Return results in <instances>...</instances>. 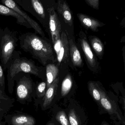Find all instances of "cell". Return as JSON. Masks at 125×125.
<instances>
[{
  "mask_svg": "<svg viewBox=\"0 0 125 125\" xmlns=\"http://www.w3.org/2000/svg\"><path fill=\"white\" fill-rule=\"evenodd\" d=\"M18 38L21 49L44 66L54 60L53 48L46 38L28 32L22 34Z\"/></svg>",
  "mask_w": 125,
  "mask_h": 125,
  "instance_id": "cell-1",
  "label": "cell"
},
{
  "mask_svg": "<svg viewBox=\"0 0 125 125\" xmlns=\"http://www.w3.org/2000/svg\"><path fill=\"white\" fill-rule=\"evenodd\" d=\"M20 51L16 50L10 59L7 67V79L9 87H13L14 77L19 72L28 73L41 78L44 73V68L37 65L32 59L20 56Z\"/></svg>",
  "mask_w": 125,
  "mask_h": 125,
  "instance_id": "cell-2",
  "label": "cell"
},
{
  "mask_svg": "<svg viewBox=\"0 0 125 125\" xmlns=\"http://www.w3.org/2000/svg\"><path fill=\"white\" fill-rule=\"evenodd\" d=\"M17 32L10 30L8 27L3 29L0 37V62L4 71L18 45Z\"/></svg>",
  "mask_w": 125,
  "mask_h": 125,
  "instance_id": "cell-3",
  "label": "cell"
},
{
  "mask_svg": "<svg viewBox=\"0 0 125 125\" xmlns=\"http://www.w3.org/2000/svg\"><path fill=\"white\" fill-rule=\"evenodd\" d=\"M19 6L32 14L43 25L45 24L46 14L42 2L39 0H15Z\"/></svg>",
  "mask_w": 125,
  "mask_h": 125,
  "instance_id": "cell-4",
  "label": "cell"
},
{
  "mask_svg": "<svg viewBox=\"0 0 125 125\" xmlns=\"http://www.w3.org/2000/svg\"><path fill=\"white\" fill-rule=\"evenodd\" d=\"M16 81L17 95L19 99L25 100L28 98L32 91L34 83L30 74L20 72L14 77Z\"/></svg>",
  "mask_w": 125,
  "mask_h": 125,
  "instance_id": "cell-5",
  "label": "cell"
},
{
  "mask_svg": "<svg viewBox=\"0 0 125 125\" xmlns=\"http://www.w3.org/2000/svg\"><path fill=\"white\" fill-rule=\"evenodd\" d=\"M0 2L5 6L11 9L22 17L34 30L35 33L42 38H46L44 32L39 24L31 18L26 12L23 11L17 3L13 0H1Z\"/></svg>",
  "mask_w": 125,
  "mask_h": 125,
  "instance_id": "cell-6",
  "label": "cell"
},
{
  "mask_svg": "<svg viewBox=\"0 0 125 125\" xmlns=\"http://www.w3.org/2000/svg\"><path fill=\"white\" fill-rule=\"evenodd\" d=\"M54 48L59 63L66 61L69 52V42L66 34L63 31L60 39L54 44Z\"/></svg>",
  "mask_w": 125,
  "mask_h": 125,
  "instance_id": "cell-7",
  "label": "cell"
},
{
  "mask_svg": "<svg viewBox=\"0 0 125 125\" xmlns=\"http://www.w3.org/2000/svg\"><path fill=\"white\" fill-rule=\"evenodd\" d=\"M47 10L49 15L50 32L54 44L60 37L61 24L58 16L54 8H49Z\"/></svg>",
  "mask_w": 125,
  "mask_h": 125,
  "instance_id": "cell-8",
  "label": "cell"
},
{
  "mask_svg": "<svg viewBox=\"0 0 125 125\" xmlns=\"http://www.w3.org/2000/svg\"><path fill=\"white\" fill-rule=\"evenodd\" d=\"M0 15L6 16H11L16 18V22L18 24L25 27L28 29L32 28L28 22L21 16L11 9L0 4Z\"/></svg>",
  "mask_w": 125,
  "mask_h": 125,
  "instance_id": "cell-9",
  "label": "cell"
},
{
  "mask_svg": "<svg viewBox=\"0 0 125 125\" xmlns=\"http://www.w3.org/2000/svg\"><path fill=\"white\" fill-rule=\"evenodd\" d=\"M59 81V77H57L50 86L47 89L44 95L43 104V107L44 108L50 105L52 101L57 88Z\"/></svg>",
  "mask_w": 125,
  "mask_h": 125,
  "instance_id": "cell-10",
  "label": "cell"
},
{
  "mask_svg": "<svg viewBox=\"0 0 125 125\" xmlns=\"http://www.w3.org/2000/svg\"><path fill=\"white\" fill-rule=\"evenodd\" d=\"M58 71V68L54 64L49 63L46 65L47 89L57 78Z\"/></svg>",
  "mask_w": 125,
  "mask_h": 125,
  "instance_id": "cell-11",
  "label": "cell"
},
{
  "mask_svg": "<svg viewBox=\"0 0 125 125\" xmlns=\"http://www.w3.org/2000/svg\"><path fill=\"white\" fill-rule=\"evenodd\" d=\"M69 42L72 61L74 65L80 66L82 62L80 52L72 39H70Z\"/></svg>",
  "mask_w": 125,
  "mask_h": 125,
  "instance_id": "cell-12",
  "label": "cell"
},
{
  "mask_svg": "<svg viewBox=\"0 0 125 125\" xmlns=\"http://www.w3.org/2000/svg\"><path fill=\"white\" fill-rule=\"evenodd\" d=\"M79 19L82 23L87 27L96 31L99 27H101V23L98 20L83 14H78Z\"/></svg>",
  "mask_w": 125,
  "mask_h": 125,
  "instance_id": "cell-13",
  "label": "cell"
},
{
  "mask_svg": "<svg viewBox=\"0 0 125 125\" xmlns=\"http://www.w3.org/2000/svg\"><path fill=\"white\" fill-rule=\"evenodd\" d=\"M58 10L66 22L71 25L72 21V13L68 6L64 1H58Z\"/></svg>",
  "mask_w": 125,
  "mask_h": 125,
  "instance_id": "cell-14",
  "label": "cell"
},
{
  "mask_svg": "<svg viewBox=\"0 0 125 125\" xmlns=\"http://www.w3.org/2000/svg\"><path fill=\"white\" fill-rule=\"evenodd\" d=\"M35 122L33 117L28 115H16L12 118L13 125H35Z\"/></svg>",
  "mask_w": 125,
  "mask_h": 125,
  "instance_id": "cell-15",
  "label": "cell"
},
{
  "mask_svg": "<svg viewBox=\"0 0 125 125\" xmlns=\"http://www.w3.org/2000/svg\"><path fill=\"white\" fill-rule=\"evenodd\" d=\"M81 42L83 50L89 64L93 67L95 66V58L88 43L85 39H82Z\"/></svg>",
  "mask_w": 125,
  "mask_h": 125,
  "instance_id": "cell-16",
  "label": "cell"
},
{
  "mask_svg": "<svg viewBox=\"0 0 125 125\" xmlns=\"http://www.w3.org/2000/svg\"><path fill=\"white\" fill-rule=\"evenodd\" d=\"M99 103L102 107L109 113H116L110 100L107 97L105 93L102 90H101V98Z\"/></svg>",
  "mask_w": 125,
  "mask_h": 125,
  "instance_id": "cell-17",
  "label": "cell"
},
{
  "mask_svg": "<svg viewBox=\"0 0 125 125\" xmlns=\"http://www.w3.org/2000/svg\"><path fill=\"white\" fill-rule=\"evenodd\" d=\"M72 79L70 75H68L63 80L61 86V94L62 96L67 95L71 90L72 86Z\"/></svg>",
  "mask_w": 125,
  "mask_h": 125,
  "instance_id": "cell-18",
  "label": "cell"
},
{
  "mask_svg": "<svg viewBox=\"0 0 125 125\" xmlns=\"http://www.w3.org/2000/svg\"><path fill=\"white\" fill-rule=\"evenodd\" d=\"M88 89L92 96L98 102H100L101 98V90L96 84L93 82L89 83Z\"/></svg>",
  "mask_w": 125,
  "mask_h": 125,
  "instance_id": "cell-19",
  "label": "cell"
},
{
  "mask_svg": "<svg viewBox=\"0 0 125 125\" xmlns=\"http://www.w3.org/2000/svg\"><path fill=\"white\" fill-rule=\"evenodd\" d=\"M91 45L95 52L98 54H101L104 51V46L100 40L97 38L92 39Z\"/></svg>",
  "mask_w": 125,
  "mask_h": 125,
  "instance_id": "cell-20",
  "label": "cell"
},
{
  "mask_svg": "<svg viewBox=\"0 0 125 125\" xmlns=\"http://www.w3.org/2000/svg\"><path fill=\"white\" fill-rule=\"evenodd\" d=\"M56 119L61 125H70L65 113L63 111L58 112L56 115Z\"/></svg>",
  "mask_w": 125,
  "mask_h": 125,
  "instance_id": "cell-21",
  "label": "cell"
},
{
  "mask_svg": "<svg viewBox=\"0 0 125 125\" xmlns=\"http://www.w3.org/2000/svg\"><path fill=\"white\" fill-rule=\"evenodd\" d=\"M70 125H80V122L74 109L71 110L68 114Z\"/></svg>",
  "mask_w": 125,
  "mask_h": 125,
  "instance_id": "cell-22",
  "label": "cell"
},
{
  "mask_svg": "<svg viewBox=\"0 0 125 125\" xmlns=\"http://www.w3.org/2000/svg\"><path fill=\"white\" fill-rule=\"evenodd\" d=\"M46 88V82H42L39 83L36 87V94L39 98H42L44 96Z\"/></svg>",
  "mask_w": 125,
  "mask_h": 125,
  "instance_id": "cell-23",
  "label": "cell"
},
{
  "mask_svg": "<svg viewBox=\"0 0 125 125\" xmlns=\"http://www.w3.org/2000/svg\"><path fill=\"white\" fill-rule=\"evenodd\" d=\"M5 77L4 70L0 62V86L2 87H5Z\"/></svg>",
  "mask_w": 125,
  "mask_h": 125,
  "instance_id": "cell-24",
  "label": "cell"
},
{
  "mask_svg": "<svg viewBox=\"0 0 125 125\" xmlns=\"http://www.w3.org/2000/svg\"><path fill=\"white\" fill-rule=\"evenodd\" d=\"M86 2L94 8L96 9L98 7L99 5V1L97 0H86Z\"/></svg>",
  "mask_w": 125,
  "mask_h": 125,
  "instance_id": "cell-25",
  "label": "cell"
},
{
  "mask_svg": "<svg viewBox=\"0 0 125 125\" xmlns=\"http://www.w3.org/2000/svg\"><path fill=\"white\" fill-rule=\"evenodd\" d=\"M3 29L1 28L0 27V37L1 36V33H2V31Z\"/></svg>",
  "mask_w": 125,
  "mask_h": 125,
  "instance_id": "cell-26",
  "label": "cell"
},
{
  "mask_svg": "<svg viewBox=\"0 0 125 125\" xmlns=\"http://www.w3.org/2000/svg\"><path fill=\"white\" fill-rule=\"evenodd\" d=\"M48 125H54V123H50L49 124H48Z\"/></svg>",
  "mask_w": 125,
  "mask_h": 125,
  "instance_id": "cell-27",
  "label": "cell"
},
{
  "mask_svg": "<svg viewBox=\"0 0 125 125\" xmlns=\"http://www.w3.org/2000/svg\"><path fill=\"white\" fill-rule=\"evenodd\" d=\"M102 125H107L106 124H103Z\"/></svg>",
  "mask_w": 125,
  "mask_h": 125,
  "instance_id": "cell-28",
  "label": "cell"
}]
</instances>
